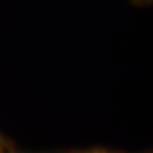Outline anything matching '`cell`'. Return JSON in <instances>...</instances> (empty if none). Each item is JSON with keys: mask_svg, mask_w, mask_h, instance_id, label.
Listing matches in <instances>:
<instances>
[{"mask_svg": "<svg viewBox=\"0 0 153 153\" xmlns=\"http://www.w3.org/2000/svg\"><path fill=\"white\" fill-rule=\"evenodd\" d=\"M5 147H7V143H5V140H4V138L0 135V151H4Z\"/></svg>", "mask_w": 153, "mask_h": 153, "instance_id": "7a4b0ae2", "label": "cell"}, {"mask_svg": "<svg viewBox=\"0 0 153 153\" xmlns=\"http://www.w3.org/2000/svg\"><path fill=\"white\" fill-rule=\"evenodd\" d=\"M70 153H129V152L112 151V149H107V148H89V149H83V151H74V152H70ZM139 153H153V151L139 152Z\"/></svg>", "mask_w": 153, "mask_h": 153, "instance_id": "6da1fadb", "label": "cell"}, {"mask_svg": "<svg viewBox=\"0 0 153 153\" xmlns=\"http://www.w3.org/2000/svg\"><path fill=\"white\" fill-rule=\"evenodd\" d=\"M0 153H7V152H4V151H0ZM9 153H14V152H9Z\"/></svg>", "mask_w": 153, "mask_h": 153, "instance_id": "3957f363", "label": "cell"}]
</instances>
